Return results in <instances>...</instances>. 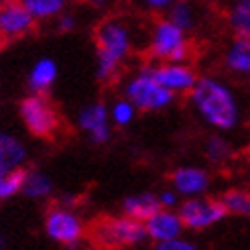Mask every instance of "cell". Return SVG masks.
I'll return each mask as SVG.
<instances>
[{
  "label": "cell",
  "instance_id": "cell-1",
  "mask_svg": "<svg viewBox=\"0 0 250 250\" xmlns=\"http://www.w3.org/2000/svg\"><path fill=\"white\" fill-rule=\"evenodd\" d=\"M189 100L195 114L209 128L220 132H230L240 124L242 108L238 102V96L226 82L216 76L197 78L193 90L189 92Z\"/></svg>",
  "mask_w": 250,
  "mask_h": 250
},
{
  "label": "cell",
  "instance_id": "cell-2",
  "mask_svg": "<svg viewBox=\"0 0 250 250\" xmlns=\"http://www.w3.org/2000/svg\"><path fill=\"white\" fill-rule=\"evenodd\" d=\"M132 29L120 19H108L96 29V78L112 82L132 53Z\"/></svg>",
  "mask_w": 250,
  "mask_h": 250
},
{
  "label": "cell",
  "instance_id": "cell-3",
  "mask_svg": "<svg viewBox=\"0 0 250 250\" xmlns=\"http://www.w3.org/2000/svg\"><path fill=\"white\" fill-rule=\"evenodd\" d=\"M124 98H128L141 112H163L175 102V94L161 85L148 67L136 71L126 80Z\"/></svg>",
  "mask_w": 250,
  "mask_h": 250
},
{
  "label": "cell",
  "instance_id": "cell-4",
  "mask_svg": "<svg viewBox=\"0 0 250 250\" xmlns=\"http://www.w3.org/2000/svg\"><path fill=\"white\" fill-rule=\"evenodd\" d=\"M189 39L187 33L169 19H161L148 33L146 53L157 61H187L189 59Z\"/></svg>",
  "mask_w": 250,
  "mask_h": 250
},
{
  "label": "cell",
  "instance_id": "cell-5",
  "mask_svg": "<svg viewBox=\"0 0 250 250\" xmlns=\"http://www.w3.org/2000/svg\"><path fill=\"white\" fill-rule=\"evenodd\" d=\"M19 116L24 128L37 139H51L61 126L59 112L43 94H31L21 100Z\"/></svg>",
  "mask_w": 250,
  "mask_h": 250
},
{
  "label": "cell",
  "instance_id": "cell-6",
  "mask_svg": "<svg viewBox=\"0 0 250 250\" xmlns=\"http://www.w3.org/2000/svg\"><path fill=\"white\" fill-rule=\"evenodd\" d=\"M96 240L112 248H130V246H141L148 238L145 224L124 214L100 222L96 226Z\"/></svg>",
  "mask_w": 250,
  "mask_h": 250
},
{
  "label": "cell",
  "instance_id": "cell-7",
  "mask_svg": "<svg viewBox=\"0 0 250 250\" xmlns=\"http://www.w3.org/2000/svg\"><path fill=\"white\" fill-rule=\"evenodd\" d=\"M43 230L49 240L61 246H76L85 236V224L73 209L55 206L45 214Z\"/></svg>",
  "mask_w": 250,
  "mask_h": 250
},
{
  "label": "cell",
  "instance_id": "cell-8",
  "mask_svg": "<svg viewBox=\"0 0 250 250\" xmlns=\"http://www.w3.org/2000/svg\"><path fill=\"white\" fill-rule=\"evenodd\" d=\"M177 211L183 220L185 230H208L228 216L220 199L206 195L185 197L179 204Z\"/></svg>",
  "mask_w": 250,
  "mask_h": 250
},
{
  "label": "cell",
  "instance_id": "cell-9",
  "mask_svg": "<svg viewBox=\"0 0 250 250\" xmlns=\"http://www.w3.org/2000/svg\"><path fill=\"white\" fill-rule=\"evenodd\" d=\"M148 71L153 73L161 85H165L175 96L189 94L199 78L197 71L187 61H159L157 65L148 67Z\"/></svg>",
  "mask_w": 250,
  "mask_h": 250
},
{
  "label": "cell",
  "instance_id": "cell-10",
  "mask_svg": "<svg viewBox=\"0 0 250 250\" xmlns=\"http://www.w3.org/2000/svg\"><path fill=\"white\" fill-rule=\"evenodd\" d=\"M78 128L90 139L92 145L102 146L112 139L110 112L104 102H90L78 112Z\"/></svg>",
  "mask_w": 250,
  "mask_h": 250
},
{
  "label": "cell",
  "instance_id": "cell-11",
  "mask_svg": "<svg viewBox=\"0 0 250 250\" xmlns=\"http://www.w3.org/2000/svg\"><path fill=\"white\" fill-rule=\"evenodd\" d=\"M37 21L21 4V0H4L0 4V39L17 41L33 33Z\"/></svg>",
  "mask_w": 250,
  "mask_h": 250
},
{
  "label": "cell",
  "instance_id": "cell-12",
  "mask_svg": "<svg viewBox=\"0 0 250 250\" xmlns=\"http://www.w3.org/2000/svg\"><path fill=\"white\" fill-rule=\"evenodd\" d=\"M143 224H145V230H146V238L153 240L155 244L167 242L171 238H177V236H183V230H185L179 211L167 209V208H159L155 214H151Z\"/></svg>",
  "mask_w": 250,
  "mask_h": 250
},
{
  "label": "cell",
  "instance_id": "cell-13",
  "mask_svg": "<svg viewBox=\"0 0 250 250\" xmlns=\"http://www.w3.org/2000/svg\"><path fill=\"white\" fill-rule=\"evenodd\" d=\"M171 187L181 197H195L206 195L211 185V175L204 167L195 165H181L171 173Z\"/></svg>",
  "mask_w": 250,
  "mask_h": 250
},
{
  "label": "cell",
  "instance_id": "cell-14",
  "mask_svg": "<svg viewBox=\"0 0 250 250\" xmlns=\"http://www.w3.org/2000/svg\"><path fill=\"white\" fill-rule=\"evenodd\" d=\"M224 69L236 78H250V37H234L222 55Z\"/></svg>",
  "mask_w": 250,
  "mask_h": 250
},
{
  "label": "cell",
  "instance_id": "cell-15",
  "mask_svg": "<svg viewBox=\"0 0 250 250\" xmlns=\"http://www.w3.org/2000/svg\"><path fill=\"white\" fill-rule=\"evenodd\" d=\"M27 145L19 136L0 130V175L15 169H22V165L27 163Z\"/></svg>",
  "mask_w": 250,
  "mask_h": 250
},
{
  "label": "cell",
  "instance_id": "cell-16",
  "mask_svg": "<svg viewBox=\"0 0 250 250\" xmlns=\"http://www.w3.org/2000/svg\"><path fill=\"white\" fill-rule=\"evenodd\" d=\"M57 76H59L57 61L51 57H39L29 71L27 85L33 94H45L55 85Z\"/></svg>",
  "mask_w": 250,
  "mask_h": 250
},
{
  "label": "cell",
  "instance_id": "cell-17",
  "mask_svg": "<svg viewBox=\"0 0 250 250\" xmlns=\"http://www.w3.org/2000/svg\"><path fill=\"white\" fill-rule=\"evenodd\" d=\"M161 208L159 197L153 191H141V193H132L122 199V214H126L130 218H136L145 222L151 214Z\"/></svg>",
  "mask_w": 250,
  "mask_h": 250
},
{
  "label": "cell",
  "instance_id": "cell-18",
  "mask_svg": "<svg viewBox=\"0 0 250 250\" xmlns=\"http://www.w3.org/2000/svg\"><path fill=\"white\" fill-rule=\"evenodd\" d=\"M21 193L29 199H47L53 193V179L45 171H39V169L24 171Z\"/></svg>",
  "mask_w": 250,
  "mask_h": 250
},
{
  "label": "cell",
  "instance_id": "cell-19",
  "mask_svg": "<svg viewBox=\"0 0 250 250\" xmlns=\"http://www.w3.org/2000/svg\"><path fill=\"white\" fill-rule=\"evenodd\" d=\"M226 21L234 37H250V0H234Z\"/></svg>",
  "mask_w": 250,
  "mask_h": 250
},
{
  "label": "cell",
  "instance_id": "cell-20",
  "mask_svg": "<svg viewBox=\"0 0 250 250\" xmlns=\"http://www.w3.org/2000/svg\"><path fill=\"white\" fill-rule=\"evenodd\" d=\"M220 202L228 216H250V191L244 187H230L220 195Z\"/></svg>",
  "mask_w": 250,
  "mask_h": 250
},
{
  "label": "cell",
  "instance_id": "cell-21",
  "mask_svg": "<svg viewBox=\"0 0 250 250\" xmlns=\"http://www.w3.org/2000/svg\"><path fill=\"white\" fill-rule=\"evenodd\" d=\"M21 4L39 22V21H53L61 12H65L67 0H21Z\"/></svg>",
  "mask_w": 250,
  "mask_h": 250
},
{
  "label": "cell",
  "instance_id": "cell-22",
  "mask_svg": "<svg viewBox=\"0 0 250 250\" xmlns=\"http://www.w3.org/2000/svg\"><path fill=\"white\" fill-rule=\"evenodd\" d=\"M167 19L173 21L177 27H181L185 33H189L197 27L199 15H197V8L189 2V0H177V2L167 10Z\"/></svg>",
  "mask_w": 250,
  "mask_h": 250
},
{
  "label": "cell",
  "instance_id": "cell-23",
  "mask_svg": "<svg viewBox=\"0 0 250 250\" xmlns=\"http://www.w3.org/2000/svg\"><path fill=\"white\" fill-rule=\"evenodd\" d=\"M110 112V122H112V126H118V128H126L130 126V124L136 120V106L130 102L128 98H118L114 104H112L108 108Z\"/></svg>",
  "mask_w": 250,
  "mask_h": 250
},
{
  "label": "cell",
  "instance_id": "cell-24",
  "mask_svg": "<svg viewBox=\"0 0 250 250\" xmlns=\"http://www.w3.org/2000/svg\"><path fill=\"white\" fill-rule=\"evenodd\" d=\"M22 179H24L22 169H15L0 175V202H8V199L17 197L22 189Z\"/></svg>",
  "mask_w": 250,
  "mask_h": 250
},
{
  "label": "cell",
  "instance_id": "cell-25",
  "mask_svg": "<svg viewBox=\"0 0 250 250\" xmlns=\"http://www.w3.org/2000/svg\"><path fill=\"white\" fill-rule=\"evenodd\" d=\"M206 157L211 163H226L232 157V145L224 139L222 134H214L209 136L206 143Z\"/></svg>",
  "mask_w": 250,
  "mask_h": 250
},
{
  "label": "cell",
  "instance_id": "cell-26",
  "mask_svg": "<svg viewBox=\"0 0 250 250\" xmlns=\"http://www.w3.org/2000/svg\"><path fill=\"white\" fill-rule=\"evenodd\" d=\"M157 250H195V242L183 238V236H177V238H171L167 242H159L155 244Z\"/></svg>",
  "mask_w": 250,
  "mask_h": 250
},
{
  "label": "cell",
  "instance_id": "cell-27",
  "mask_svg": "<svg viewBox=\"0 0 250 250\" xmlns=\"http://www.w3.org/2000/svg\"><path fill=\"white\" fill-rule=\"evenodd\" d=\"M157 197H159L161 208H167V209H177L179 204H181V195L175 191L173 187L171 189H163L161 193H157Z\"/></svg>",
  "mask_w": 250,
  "mask_h": 250
},
{
  "label": "cell",
  "instance_id": "cell-28",
  "mask_svg": "<svg viewBox=\"0 0 250 250\" xmlns=\"http://www.w3.org/2000/svg\"><path fill=\"white\" fill-rule=\"evenodd\" d=\"M139 2L148 12H167L177 0H139Z\"/></svg>",
  "mask_w": 250,
  "mask_h": 250
},
{
  "label": "cell",
  "instance_id": "cell-29",
  "mask_svg": "<svg viewBox=\"0 0 250 250\" xmlns=\"http://www.w3.org/2000/svg\"><path fill=\"white\" fill-rule=\"evenodd\" d=\"M55 21H57V29L61 33H69V31L76 29V24H78V19L73 15H67V12H61Z\"/></svg>",
  "mask_w": 250,
  "mask_h": 250
},
{
  "label": "cell",
  "instance_id": "cell-30",
  "mask_svg": "<svg viewBox=\"0 0 250 250\" xmlns=\"http://www.w3.org/2000/svg\"><path fill=\"white\" fill-rule=\"evenodd\" d=\"M87 2H90L92 6H98V8H100V6H104V4H108V0H87Z\"/></svg>",
  "mask_w": 250,
  "mask_h": 250
},
{
  "label": "cell",
  "instance_id": "cell-31",
  "mask_svg": "<svg viewBox=\"0 0 250 250\" xmlns=\"http://www.w3.org/2000/svg\"><path fill=\"white\" fill-rule=\"evenodd\" d=\"M0 248H4V238L2 236H0Z\"/></svg>",
  "mask_w": 250,
  "mask_h": 250
},
{
  "label": "cell",
  "instance_id": "cell-32",
  "mask_svg": "<svg viewBox=\"0 0 250 250\" xmlns=\"http://www.w3.org/2000/svg\"><path fill=\"white\" fill-rule=\"evenodd\" d=\"M248 122H250V112H248Z\"/></svg>",
  "mask_w": 250,
  "mask_h": 250
}]
</instances>
